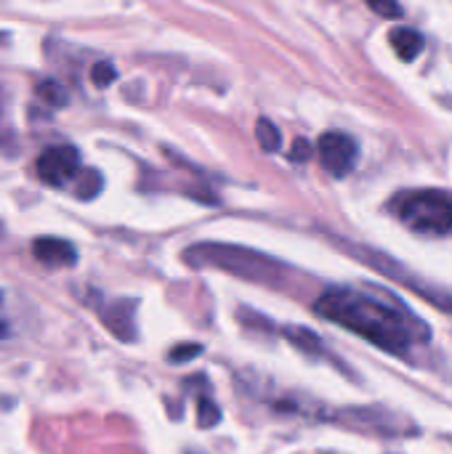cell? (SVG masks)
<instances>
[{"instance_id":"cell-1","label":"cell","mask_w":452,"mask_h":454,"mask_svg":"<svg viewBox=\"0 0 452 454\" xmlns=\"http://www.w3.org/2000/svg\"><path fill=\"white\" fill-rule=\"evenodd\" d=\"M314 311L394 356H408L416 346H424L432 338V330L394 295H373L368 290L338 285L317 298Z\"/></svg>"},{"instance_id":"cell-2","label":"cell","mask_w":452,"mask_h":454,"mask_svg":"<svg viewBox=\"0 0 452 454\" xmlns=\"http://www.w3.org/2000/svg\"><path fill=\"white\" fill-rule=\"evenodd\" d=\"M184 261L192 266H213V269L237 274V277L250 279V282L272 285V287H277L282 282V271H285L282 263H277L261 253L234 247V245H213V242L189 247L184 253Z\"/></svg>"},{"instance_id":"cell-3","label":"cell","mask_w":452,"mask_h":454,"mask_svg":"<svg viewBox=\"0 0 452 454\" xmlns=\"http://www.w3.org/2000/svg\"><path fill=\"white\" fill-rule=\"evenodd\" d=\"M394 215L416 234L442 237L452 231V194L442 189L405 192L392 200Z\"/></svg>"},{"instance_id":"cell-4","label":"cell","mask_w":452,"mask_h":454,"mask_svg":"<svg viewBox=\"0 0 452 454\" xmlns=\"http://www.w3.org/2000/svg\"><path fill=\"white\" fill-rule=\"evenodd\" d=\"M37 178L48 186H67L69 181L80 178V152L69 144L48 146L35 162Z\"/></svg>"},{"instance_id":"cell-5","label":"cell","mask_w":452,"mask_h":454,"mask_svg":"<svg viewBox=\"0 0 452 454\" xmlns=\"http://www.w3.org/2000/svg\"><path fill=\"white\" fill-rule=\"evenodd\" d=\"M317 154L322 168L333 176V178H344L357 168L360 160V144L346 136V133H325L317 144Z\"/></svg>"},{"instance_id":"cell-6","label":"cell","mask_w":452,"mask_h":454,"mask_svg":"<svg viewBox=\"0 0 452 454\" xmlns=\"http://www.w3.org/2000/svg\"><path fill=\"white\" fill-rule=\"evenodd\" d=\"M32 255L51 269H67L75 266L77 261V250L67 242V239H56V237H40L32 242Z\"/></svg>"},{"instance_id":"cell-7","label":"cell","mask_w":452,"mask_h":454,"mask_svg":"<svg viewBox=\"0 0 452 454\" xmlns=\"http://www.w3.org/2000/svg\"><path fill=\"white\" fill-rule=\"evenodd\" d=\"M133 303L131 301H120L115 303L109 311H104V325L123 340H133L136 338V330H133Z\"/></svg>"},{"instance_id":"cell-8","label":"cell","mask_w":452,"mask_h":454,"mask_svg":"<svg viewBox=\"0 0 452 454\" xmlns=\"http://www.w3.org/2000/svg\"><path fill=\"white\" fill-rule=\"evenodd\" d=\"M424 45H426L424 35H421L418 29H413V27H397V29L392 32V48H394V53H397L402 61L418 59L421 51H424Z\"/></svg>"},{"instance_id":"cell-9","label":"cell","mask_w":452,"mask_h":454,"mask_svg":"<svg viewBox=\"0 0 452 454\" xmlns=\"http://www.w3.org/2000/svg\"><path fill=\"white\" fill-rule=\"evenodd\" d=\"M256 138H258V144L264 146V152H277L280 149V141H282V136H280V128L272 122V120H258V125H256Z\"/></svg>"},{"instance_id":"cell-10","label":"cell","mask_w":452,"mask_h":454,"mask_svg":"<svg viewBox=\"0 0 452 454\" xmlns=\"http://www.w3.org/2000/svg\"><path fill=\"white\" fill-rule=\"evenodd\" d=\"M37 96H40V98H45L51 106H64V104L69 101V96H67L64 85H61V82H56V80H43V82L37 85Z\"/></svg>"},{"instance_id":"cell-11","label":"cell","mask_w":452,"mask_h":454,"mask_svg":"<svg viewBox=\"0 0 452 454\" xmlns=\"http://www.w3.org/2000/svg\"><path fill=\"white\" fill-rule=\"evenodd\" d=\"M99 189H101V176L96 170H83L80 178H77V192L75 194L80 200H91V197L99 194Z\"/></svg>"},{"instance_id":"cell-12","label":"cell","mask_w":452,"mask_h":454,"mask_svg":"<svg viewBox=\"0 0 452 454\" xmlns=\"http://www.w3.org/2000/svg\"><path fill=\"white\" fill-rule=\"evenodd\" d=\"M197 418H200V426H202V428H210V426H216V423L221 420V412H218V407H216L213 402L200 399V412H197Z\"/></svg>"},{"instance_id":"cell-13","label":"cell","mask_w":452,"mask_h":454,"mask_svg":"<svg viewBox=\"0 0 452 454\" xmlns=\"http://www.w3.org/2000/svg\"><path fill=\"white\" fill-rule=\"evenodd\" d=\"M91 77H93V82H96L99 88H107V85L115 80V67H109L107 61H101V64H96V67H93Z\"/></svg>"},{"instance_id":"cell-14","label":"cell","mask_w":452,"mask_h":454,"mask_svg":"<svg viewBox=\"0 0 452 454\" xmlns=\"http://www.w3.org/2000/svg\"><path fill=\"white\" fill-rule=\"evenodd\" d=\"M370 11H376L381 16H392V19H400L402 16V8L394 5V3H370Z\"/></svg>"},{"instance_id":"cell-15","label":"cell","mask_w":452,"mask_h":454,"mask_svg":"<svg viewBox=\"0 0 452 454\" xmlns=\"http://www.w3.org/2000/svg\"><path fill=\"white\" fill-rule=\"evenodd\" d=\"M309 157H312V146H309V141L298 138V141L293 144V149H290V160H309Z\"/></svg>"},{"instance_id":"cell-16","label":"cell","mask_w":452,"mask_h":454,"mask_svg":"<svg viewBox=\"0 0 452 454\" xmlns=\"http://www.w3.org/2000/svg\"><path fill=\"white\" fill-rule=\"evenodd\" d=\"M200 351H202L200 346H186V348H176V351L170 354V362H173V364H181V362H184L186 356H197Z\"/></svg>"}]
</instances>
